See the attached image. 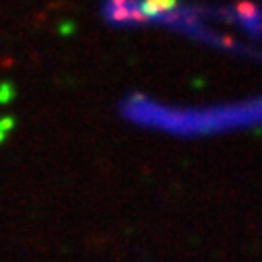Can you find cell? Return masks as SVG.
<instances>
[{
	"mask_svg": "<svg viewBox=\"0 0 262 262\" xmlns=\"http://www.w3.org/2000/svg\"><path fill=\"white\" fill-rule=\"evenodd\" d=\"M105 17L114 23H128V21H147L141 11V5L135 0H105Z\"/></svg>",
	"mask_w": 262,
	"mask_h": 262,
	"instance_id": "cell-1",
	"label": "cell"
}]
</instances>
